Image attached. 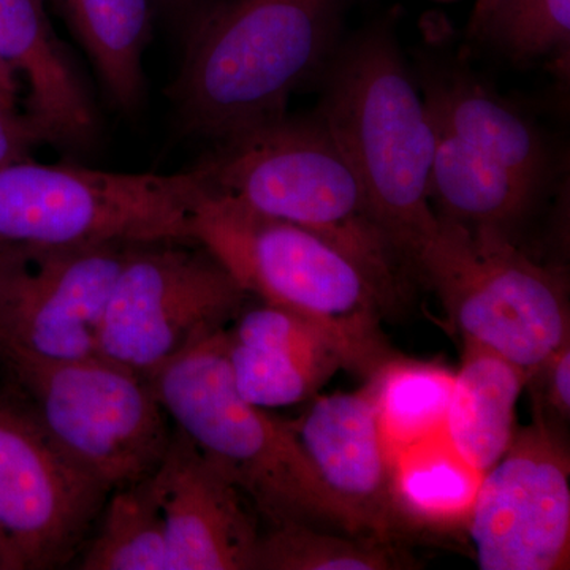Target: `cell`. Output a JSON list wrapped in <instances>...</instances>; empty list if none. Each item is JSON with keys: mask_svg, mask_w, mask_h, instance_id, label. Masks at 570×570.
<instances>
[{"mask_svg": "<svg viewBox=\"0 0 570 570\" xmlns=\"http://www.w3.org/2000/svg\"><path fill=\"white\" fill-rule=\"evenodd\" d=\"M189 238L247 295L321 326L352 373L370 379L395 358L381 330L392 295L325 236L205 193L190 216Z\"/></svg>", "mask_w": 570, "mask_h": 570, "instance_id": "6da1fadb", "label": "cell"}, {"mask_svg": "<svg viewBox=\"0 0 570 570\" xmlns=\"http://www.w3.org/2000/svg\"><path fill=\"white\" fill-rule=\"evenodd\" d=\"M344 0H224L187 43L174 97L183 129L223 140L285 115L333 50Z\"/></svg>", "mask_w": 570, "mask_h": 570, "instance_id": "7a4b0ae2", "label": "cell"}, {"mask_svg": "<svg viewBox=\"0 0 570 570\" xmlns=\"http://www.w3.org/2000/svg\"><path fill=\"white\" fill-rule=\"evenodd\" d=\"M193 171L205 193L325 236L396 295L404 257L318 119L283 115L228 135Z\"/></svg>", "mask_w": 570, "mask_h": 570, "instance_id": "3957f363", "label": "cell"}, {"mask_svg": "<svg viewBox=\"0 0 570 570\" xmlns=\"http://www.w3.org/2000/svg\"><path fill=\"white\" fill-rule=\"evenodd\" d=\"M406 261L433 232L430 174L438 130L387 32L363 36L337 58L321 118Z\"/></svg>", "mask_w": 570, "mask_h": 570, "instance_id": "277c9868", "label": "cell"}, {"mask_svg": "<svg viewBox=\"0 0 570 570\" xmlns=\"http://www.w3.org/2000/svg\"><path fill=\"white\" fill-rule=\"evenodd\" d=\"M224 332L149 379L171 423L234 479L269 527L333 524L352 534L292 423L247 403L235 389Z\"/></svg>", "mask_w": 570, "mask_h": 570, "instance_id": "5b68a950", "label": "cell"}, {"mask_svg": "<svg viewBox=\"0 0 570 570\" xmlns=\"http://www.w3.org/2000/svg\"><path fill=\"white\" fill-rule=\"evenodd\" d=\"M205 190L193 170L122 174L26 157L0 167V242L29 247L190 239Z\"/></svg>", "mask_w": 570, "mask_h": 570, "instance_id": "8992f818", "label": "cell"}, {"mask_svg": "<svg viewBox=\"0 0 570 570\" xmlns=\"http://www.w3.org/2000/svg\"><path fill=\"white\" fill-rule=\"evenodd\" d=\"M411 262L433 285L463 343L530 374L570 341L564 283L521 254L509 235L438 216Z\"/></svg>", "mask_w": 570, "mask_h": 570, "instance_id": "52a82bcc", "label": "cell"}, {"mask_svg": "<svg viewBox=\"0 0 570 570\" xmlns=\"http://www.w3.org/2000/svg\"><path fill=\"white\" fill-rule=\"evenodd\" d=\"M3 366L50 436L108 490L140 482L163 463L175 426L149 379L99 355Z\"/></svg>", "mask_w": 570, "mask_h": 570, "instance_id": "ba28073f", "label": "cell"}, {"mask_svg": "<svg viewBox=\"0 0 570 570\" xmlns=\"http://www.w3.org/2000/svg\"><path fill=\"white\" fill-rule=\"evenodd\" d=\"M247 296L194 239L135 243L105 309L97 355L151 379L227 328Z\"/></svg>", "mask_w": 570, "mask_h": 570, "instance_id": "9c48e42d", "label": "cell"}, {"mask_svg": "<svg viewBox=\"0 0 570 570\" xmlns=\"http://www.w3.org/2000/svg\"><path fill=\"white\" fill-rule=\"evenodd\" d=\"M111 491L70 459L14 390H0V570L63 568Z\"/></svg>", "mask_w": 570, "mask_h": 570, "instance_id": "30bf717a", "label": "cell"}, {"mask_svg": "<svg viewBox=\"0 0 570 570\" xmlns=\"http://www.w3.org/2000/svg\"><path fill=\"white\" fill-rule=\"evenodd\" d=\"M129 247L7 245L0 254V362L51 365L96 356Z\"/></svg>", "mask_w": 570, "mask_h": 570, "instance_id": "8fae6325", "label": "cell"}, {"mask_svg": "<svg viewBox=\"0 0 570 570\" xmlns=\"http://www.w3.org/2000/svg\"><path fill=\"white\" fill-rule=\"evenodd\" d=\"M466 527L482 570H562L570 562L569 453L535 417L483 474Z\"/></svg>", "mask_w": 570, "mask_h": 570, "instance_id": "7c38bea8", "label": "cell"}, {"mask_svg": "<svg viewBox=\"0 0 570 570\" xmlns=\"http://www.w3.org/2000/svg\"><path fill=\"white\" fill-rule=\"evenodd\" d=\"M292 426L352 534L392 540L403 523L393 494L395 453L371 385L317 397Z\"/></svg>", "mask_w": 570, "mask_h": 570, "instance_id": "4fadbf2b", "label": "cell"}, {"mask_svg": "<svg viewBox=\"0 0 570 570\" xmlns=\"http://www.w3.org/2000/svg\"><path fill=\"white\" fill-rule=\"evenodd\" d=\"M153 480L167 535V570H254L262 532L253 505L176 428Z\"/></svg>", "mask_w": 570, "mask_h": 570, "instance_id": "5bb4252c", "label": "cell"}, {"mask_svg": "<svg viewBox=\"0 0 570 570\" xmlns=\"http://www.w3.org/2000/svg\"><path fill=\"white\" fill-rule=\"evenodd\" d=\"M224 346L235 389L262 409L299 403L344 367L321 326L266 303L236 316L225 328Z\"/></svg>", "mask_w": 570, "mask_h": 570, "instance_id": "9a60e30c", "label": "cell"}, {"mask_svg": "<svg viewBox=\"0 0 570 570\" xmlns=\"http://www.w3.org/2000/svg\"><path fill=\"white\" fill-rule=\"evenodd\" d=\"M0 62L28 85L24 115L45 142L92 141L97 116L91 97L52 31L43 0H0Z\"/></svg>", "mask_w": 570, "mask_h": 570, "instance_id": "2e32d148", "label": "cell"}, {"mask_svg": "<svg viewBox=\"0 0 570 570\" xmlns=\"http://www.w3.org/2000/svg\"><path fill=\"white\" fill-rule=\"evenodd\" d=\"M463 344L442 433L461 460L485 474L515 438L517 403L528 373L489 348Z\"/></svg>", "mask_w": 570, "mask_h": 570, "instance_id": "e0dca14e", "label": "cell"}, {"mask_svg": "<svg viewBox=\"0 0 570 570\" xmlns=\"http://www.w3.org/2000/svg\"><path fill=\"white\" fill-rule=\"evenodd\" d=\"M436 130L428 189L434 212L464 227L510 236L538 190L485 154Z\"/></svg>", "mask_w": 570, "mask_h": 570, "instance_id": "ac0fdd59", "label": "cell"}, {"mask_svg": "<svg viewBox=\"0 0 570 570\" xmlns=\"http://www.w3.org/2000/svg\"><path fill=\"white\" fill-rule=\"evenodd\" d=\"M434 126L539 190L547 175L546 146L530 122L493 94L471 82H453L425 96Z\"/></svg>", "mask_w": 570, "mask_h": 570, "instance_id": "d6986e66", "label": "cell"}, {"mask_svg": "<svg viewBox=\"0 0 570 570\" xmlns=\"http://www.w3.org/2000/svg\"><path fill=\"white\" fill-rule=\"evenodd\" d=\"M71 31L124 111L141 104L142 52L151 32L149 0H58Z\"/></svg>", "mask_w": 570, "mask_h": 570, "instance_id": "ffe728a7", "label": "cell"}, {"mask_svg": "<svg viewBox=\"0 0 570 570\" xmlns=\"http://www.w3.org/2000/svg\"><path fill=\"white\" fill-rule=\"evenodd\" d=\"M483 474L469 466L444 433L397 450L393 494L403 521L423 527L466 523Z\"/></svg>", "mask_w": 570, "mask_h": 570, "instance_id": "44dd1931", "label": "cell"}, {"mask_svg": "<svg viewBox=\"0 0 570 570\" xmlns=\"http://www.w3.org/2000/svg\"><path fill=\"white\" fill-rule=\"evenodd\" d=\"M81 553V570L168 569L167 535L153 475L108 494Z\"/></svg>", "mask_w": 570, "mask_h": 570, "instance_id": "7402d4cb", "label": "cell"}, {"mask_svg": "<svg viewBox=\"0 0 570 570\" xmlns=\"http://www.w3.org/2000/svg\"><path fill=\"white\" fill-rule=\"evenodd\" d=\"M379 422L393 453L444 431L453 373L417 360H390L367 379Z\"/></svg>", "mask_w": 570, "mask_h": 570, "instance_id": "603a6c76", "label": "cell"}, {"mask_svg": "<svg viewBox=\"0 0 570 570\" xmlns=\"http://www.w3.org/2000/svg\"><path fill=\"white\" fill-rule=\"evenodd\" d=\"M411 560L392 540L333 532L306 523H283L262 532L254 570H395Z\"/></svg>", "mask_w": 570, "mask_h": 570, "instance_id": "cb8c5ba5", "label": "cell"}, {"mask_svg": "<svg viewBox=\"0 0 570 570\" xmlns=\"http://www.w3.org/2000/svg\"><path fill=\"white\" fill-rule=\"evenodd\" d=\"M474 26L521 58L562 52L570 43V0H482Z\"/></svg>", "mask_w": 570, "mask_h": 570, "instance_id": "d4e9b609", "label": "cell"}, {"mask_svg": "<svg viewBox=\"0 0 570 570\" xmlns=\"http://www.w3.org/2000/svg\"><path fill=\"white\" fill-rule=\"evenodd\" d=\"M528 385L538 392L539 415L547 414L560 422L570 417V341L528 374Z\"/></svg>", "mask_w": 570, "mask_h": 570, "instance_id": "484cf974", "label": "cell"}, {"mask_svg": "<svg viewBox=\"0 0 570 570\" xmlns=\"http://www.w3.org/2000/svg\"><path fill=\"white\" fill-rule=\"evenodd\" d=\"M43 137L24 112L0 110V167L26 159Z\"/></svg>", "mask_w": 570, "mask_h": 570, "instance_id": "4316f807", "label": "cell"}, {"mask_svg": "<svg viewBox=\"0 0 570 570\" xmlns=\"http://www.w3.org/2000/svg\"><path fill=\"white\" fill-rule=\"evenodd\" d=\"M20 78L6 63L0 62V110L21 112Z\"/></svg>", "mask_w": 570, "mask_h": 570, "instance_id": "83f0119b", "label": "cell"}, {"mask_svg": "<svg viewBox=\"0 0 570 570\" xmlns=\"http://www.w3.org/2000/svg\"><path fill=\"white\" fill-rule=\"evenodd\" d=\"M163 2L167 3H171V6H179V3L184 2V0H163Z\"/></svg>", "mask_w": 570, "mask_h": 570, "instance_id": "f1b7e54d", "label": "cell"}, {"mask_svg": "<svg viewBox=\"0 0 570 570\" xmlns=\"http://www.w3.org/2000/svg\"><path fill=\"white\" fill-rule=\"evenodd\" d=\"M6 247H7V243L0 242V254L3 253V249H6Z\"/></svg>", "mask_w": 570, "mask_h": 570, "instance_id": "f546056e", "label": "cell"}, {"mask_svg": "<svg viewBox=\"0 0 570 570\" xmlns=\"http://www.w3.org/2000/svg\"><path fill=\"white\" fill-rule=\"evenodd\" d=\"M479 2H480V0H479Z\"/></svg>", "mask_w": 570, "mask_h": 570, "instance_id": "4dcf8cb0", "label": "cell"}]
</instances>
